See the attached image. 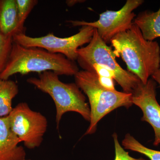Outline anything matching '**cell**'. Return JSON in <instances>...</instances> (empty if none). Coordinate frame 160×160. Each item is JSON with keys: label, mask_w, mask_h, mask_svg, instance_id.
I'll use <instances>...</instances> for the list:
<instances>
[{"label": "cell", "mask_w": 160, "mask_h": 160, "mask_svg": "<svg viewBox=\"0 0 160 160\" xmlns=\"http://www.w3.org/2000/svg\"><path fill=\"white\" fill-rule=\"evenodd\" d=\"M17 6L20 31L25 33V21L33 8L37 5V0H16Z\"/></svg>", "instance_id": "obj_15"}, {"label": "cell", "mask_w": 160, "mask_h": 160, "mask_svg": "<svg viewBox=\"0 0 160 160\" xmlns=\"http://www.w3.org/2000/svg\"><path fill=\"white\" fill-rule=\"evenodd\" d=\"M79 71L75 62L63 55L36 47H26L13 42L8 62L0 79L8 80L13 75L52 71L59 75L74 76Z\"/></svg>", "instance_id": "obj_2"}, {"label": "cell", "mask_w": 160, "mask_h": 160, "mask_svg": "<svg viewBox=\"0 0 160 160\" xmlns=\"http://www.w3.org/2000/svg\"><path fill=\"white\" fill-rule=\"evenodd\" d=\"M78 55L77 61L83 70H88L92 65L98 64L112 72L115 81L126 93H132L141 82L136 76L119 65L113 50L101 38L96 29L90 42L78 49Z\"/></svg>", "instance_id": "obj_5"}, {"label": "cell", "mask_w": 160, "mask_h": 160, "mask_svg": "<svg viewBox=\"0 0 160 160\" xmlns=\"http://www.w3.org/2000/svg\"><path fill=\"white\" fill-rule=\"evenodd\" d=\"M0 32L12 38L22 33L16 0H0Z\"/></svg>", "instance_id": "obj_11"}, {"label": "cell", "mask_w": 160, "mask_h": 160, "mask_svg": "<svg viewBox=\"0 0 160 160\" xmlns=\"http://www.w3.org/2000/svg\"><path fill=\"white\" fill-rule=\"evenodd\" d=\"M114 143L115 157L114 160H149L142 158H135L129 155V152L125 151L120 145L118 139V135L114 133L112 135Z\"/></svg>", "instance_id": "obj_17"}, {"label": "cell", "mask_w": 160, "mask_h": 160, "mask_svg": "<svg viewBox=\"0 0 160 160\" xmlns=\"http://www.w3.org/2000/svg\"><path fill=\"white\" fill-rule=\"evenodd\" d=\"M122 145L125 149L146 156L149 160H160V151L147 148L129 133L125 136L122 142Z\"/></svg>", "instance_id": "obj_14"}, {"label": "cell", "mask_w": 160, "mask_h": 160, "mask_svg": "<svg viewBox=\"0 0 160 160\" xmlns=\"http://www.w3.org/2000/svg\"><path fill=\"white\" fill-rule=\"evenodd\" d=\"M18 92V86L14 81L0 79V118L10 114L13 109L12 100Z\"/></svg>", "instance_id": "obj_13"}, {"label": "cell", "mask_w": 160, "mask_h": 160, "mask_svg": "<svg viewBox=\"0 0 160 160\" xmlns=\"http://www.w3.org/2000/svg\"><path fill=\"white\" fill-rule=\"evenodd\" d=\"M133 24L141 30L143 37L149 41L160 38V7L156 12L145 11L139 13Z\"/></svg>", "instance_id": "obj_12"}, {"label": "cell", "mask_w": 160, "mask_h": 160, "mask_svg": "<svg viewBox=\"0 0 160 160\" xmlns=\"http://www.w3.org/2000/svg\"><path fill=\"white\" fill-rule=\"evenodd\" d=\"M85 0H68L66 1V4L69 7L74 6L76 4L82 2H85Z\"/></svg>", "instance_id": "obj_19"}, {"label": "cell", "mask_w": 160, "mask_h": 160, "mask_svg": "<svg viewBox=\"0 0 160 160\" xmlns=\"http://www.w3.org/2000/svg\"><path fill=\"white\" fill-rule=\"evenodd\" d=\"M7 117L12 131L25 147L32 149L41 146L48 127L45 116L22 102L13 108Z\"/></svg>", "instance_id": "obj_7"}, {"label": "cell", "mask_w": 160, "mask_h": 160, "mask_svg": "<svg viewBox=\"0 0 160 160\" xmlns=\"http://www.w3.org/2000/svg\"><path fill=\"white\" fill-rule=\"evenodd\" d=\"M98 77L99 83L104 89L109 91H116L115 88L114 79L113 78Z\"/></svg>", "instance_id": "obj_18"}, {"label": "cell", "mask_w": 160, "mask_h": 160, "mask_svg": "<svg viewBox=\"0 0 160 160\" xmlns=\"http://www.w3.org/2000/svg\"><path fill=\"white\" fill-rule=\"evenodd\" d=\"M12 131L8 117L0 118V160H25L26 150Z\"/></svg>", "instance_id": "obj_10"}, {"label": "cell", "mask_w": 160, "mask_h": 160, "mask_svg": "<svg viewBox=\"0 0 160 160\" xmlns=\"http://www.w3.org/2000/svg\"><path fill=\"white\" fill-rule=\"evenodd\" d=\"M95 28L82 26L77 34L67 38H59L53 33L45 36L31 37L25 33H18L12 37L13 42L26 47H36L52 53L63 55L68 59L75 62L78 59V50L83 45L90 42Z\"/></svg>", "instance_id": "obj_6"}, {"label": "cell", "mask_w": 160, "mask_h": 160, "mask_svg": "<svg viewBox=\"0 0 160 160\" xmlns=\"http://www.w3.org/2000/svg\"><path fill=\"white\" fill-rule=\"evenodd\" d=\"M151 77L156 82H157L160 87V67L158 70Z\"/></svg>", "instance_id": "obj_20"}, {"label": "cell", "mask_w": 160, "mask_h": 160, "mask_svg": "<svg viewBox=\"0 0 160 160\" xmlns=\"http://www.w3.org/2000/svg\"><path fill=\"white\" fill-rule=\"evenodd\" d=\"M156 82L149 79L146 84L140 82L132 93V104L143 112L142 121L149 123L154 132V146L160 144V105L156 99Z\"/></svg>", "instance_id": "obj_9"}, {"label": "cell", "mask_w": 160, "mask_h": 160, "mask_svg": "<svg viewBox=\"0 0 160 160\" xmlns=\"http://www.w3.org/2000/svg\"><path fill=\"white\" fill-rule=\"evenodd\" d=\"M116 58L121 57L128 71L143 84L148 82L160 67V47L158 42L143 37L141 30L133 24L128 30L120 32L110 41Z\"/></svg>", "instance_id": "obj_1"}, {"label": "cell", "mask_w": 160, "mask_h": 160, "mask_svg": "<svg viewBox=\"0 0 160 160\" xmlns=\"http://www.w3.org/2000/svg\"><path fill=\"white\" fill-rule=\"evenodd\" d=\"M13 43L12 38L6 37L0 32V74L8 62Z\"/></svg>", "instance_id": "obj_16"}, {"label": "cell", "mask_w": 160, "mask_h": 160, "mask_svg": "<svg viewBox=\"0 0 160 160\" xmlns=\"http://www.w3.org/2000/svg\"><path fill=\"white\" fill-rule=\"evenodd\" d=\"M74 77L76 84L89 101L90 124L85 135L93 134L98 122L112 111L121 107L129 108L133 105L132 93L104 89L100 85L94 71L79 70Z\"/></svg>", "instance_id": "obj_3"}, {"label": "cell", "mask_w": 160, "mask_h": 160, "mask_svg": "<svg viewBox=\"0 0 160 160\" xmlns=\"http://www.w3.org/2000/svg\"><path fill=\"white\" fill-rule=\"evenodd\" d=\"M144 2L143 0H127L118 11L106 10L100 14L99 18L94 22L70 20L72 26H89L97 30L100 37L107 44L120 32L128 30L133 24L136 15L133 11Z\"/></svg>", "instance_id": "obj_8"}, {"label": "cell", "mask_w": 160, "mask_h": 160, "mask_svg": "<svg viewBox=\"0 0 160 160\" xmlns=\"http://www.w3.org/2000/svg\"><path fill=\"white\" fill-rule=\"evenodd\" d=\"M25 160H32V159H25Z\"/></svg>", "instance_id": "obj_21"}, {"label": "cell", "mask_w": 160, "mask_h": 160, "mask_svg": "<svg viewBox=\"0 0 160 160\" xmlns=\"http://www.w3.org/2000/svg\"><path fill=\"white\" fill-rule=\"evenodd\" d=\"M27 82L49 94L56 107V123L59 127L63 115L74 112L89 122L90 109L85 95L75 83H66L59 79L58 75L53 72L39 73L38 78H30Z\"/></svg>", "instance_id": "obj_4"}]
</instances>
